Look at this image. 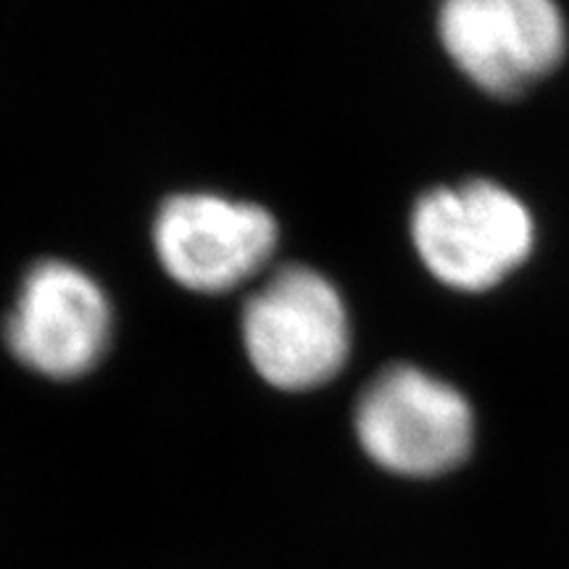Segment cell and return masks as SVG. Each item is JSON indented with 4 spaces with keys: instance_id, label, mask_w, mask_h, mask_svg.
<instances>
[{
    "instance_id": "1",
    "label": "cell",
    "mask_w": 569,
    "mask_h": 569,
    "mask_svg": "<svg viewBox=\"0 0 569 569\" xmlns=\"http://www.w3.org/2000/svg\"><path fill=\"white\" fill-rule=\"evenodd\" d=\"M536 227L528 206L501 184L472 180L436 188L411 213V240L448 288L482 293L528 261Z\"/></svg>"
},
{
    "instance_id": "4",
    "label": "cell",
    "mask_w": 569,
    "mask_h": 569,
    "mask_svg": "<svg viewBox=\"0 0 569 569\" xmlns=\"http://www.w3.org/2000/svg\"><path fill=\"white\" fill-rule=\"evenodd\" d=\"M438 32L451 61L496 98L522 96L567 51L557 0H440Z\"/></svg>"
},
{
    "instance_id": "2",
    "label": "cell",
    "mask_w": 569,
    "mask_h": 569,
    "mask_svg": "<svg viewBox=\"0 0 569 569\" xmlns=\"http://www.w3.org/2000/svg\"><path fill=\"white\" fill-rule=\"evenodd\" d=\"M243 343L269 386L290 393L325 386L343 369L351 348L343 298L315 269H277L246 301Z\"/></svg>"
},
{
    "instance_id": "3",
    "label": "cell",
    "mask_w": 569,
    "mask_h": 569,
    "mask_svg": "<svg viewBox=\"0 0 569 569\" xmlns=\"http://www.w3.org/2000/svg\"><path fill=\"white\" fill-rule=\"evenodd\" d=\"M356 436L382 469L403 478H438L469 457L475 417L457 388L417 367L396 365L361 393Z\"/></svg>"
},
{
    "instance_id": "6",
    "label": "cell",
    "mask_w": 569,
    "mask_h": 569,
    "mask_svg": "<svg viewBox=\"0 0 569 569\" xmlns=\"http://www.w3.org/2000/svg\"><path fill=\"white\" fill-rule=\"evenodd\" d=\"M109 338V298L90 274L67 261H40L6 322L11 353L53 380L88 375L103 359Z\"/></svg>"
},
{
    "instance_id": "5",
    "label": "cell",
    "mask_w": 569,
    "mask_h": 569,
    "mask_svg": "<svg viewBox=\"0 0 569 569\" xmlns=\"http://www.w3.org/2000/svg\"><path fill=\"white\" fill-rule=\"evenodd\" d=\"M167 274L196 293H227L259 272L277 248V222L261 206L211 193L172 196L153 224Z\"/></svg>"
}]
</instances>
